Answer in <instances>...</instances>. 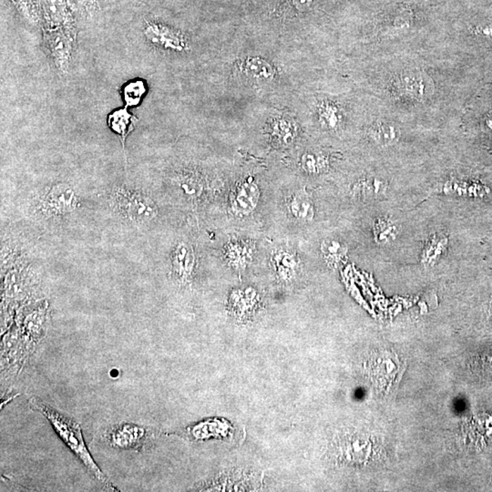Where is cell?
Wrapping results in <instances>:
<instances>
[{"instance_id": "obj_1", "label": "cell", "mask_w": 492, "mask_h": 492, "mask_svg": "<svg viewBox=\"0 0 492 492\" xmlns=\"http://www.w3.org/2000/svg\"><path fill=\"white\" fill-rule=\"evenodd\" d=\"M29 405L31 409L42 414L48 420L53 429L57 433L59 437L61 438V440L73 451L93 477L101 482L109 490L119 491L117 487H115L111 484L110 479L106 477L104 473L102 472L94 460H93L92 456L90 455L88 448L86 446L85 441H84L82 429H80L79 423L75 422L71 418H68L64 414L61 413L60 411L53 409L49 404H46L44 401L39 400V398H31L29 400Z\"/></svg>"}, {"instance_id": "obj_2", "label": "cell", "mask_w": 492, "mask_h": 492, "mask_svg": "<svg viewBox=\"0 0 492 492\" xmlns=\"http://www.w3.org/2000/svg\"><path fill=\"white\" fill-rule=\"evenodd\" d=\"M111 204L121 217L135 226L149 224L158 216L157 204L149 196L126 186L113 190Z\"/></svg>"}, {"instance_id": "obj_3", "label": "cell", "mask_w": 492, "mask_h": 492, "mask_svg": "<svg viewBox=\"0 0 492 492\" xmlns=\"http://www.w3.org/2000/svg\"><path fill=\"white\" fill-rule=\"evenodd\" d=\"M76 40L77 30L43 29V48L61 76H65L70 70Z\"/></svg>"}, {"instance_id": "obj_4", "label": "cell", "mask_w": 492, "mask_h": 492, "mask_svg": "<svg viewBox=\"0 0 492 492\" xmlns=\"http://www.w3.org/2000/svg\"><path fill=\"white\" fill-rule=\"evenodd\" d=\"M152 432L145 426L133 423H120L105 432V438L112 448L121 450L142 451L151 441Z\"/></svg>"}, {"instance_id": "obj_5", "label": "cell", "mask_w": 492, "mask_h": 492, "mask_svg": "<svg viewBox=\"0 0 492 492\" xmlns=\"http://www.w3.org/2000/svg\"><path fill=\"white\" fill-rule=\"evenodd\" d=\"M142 32L149 45L160 51L182 52L188 48V42L180 31L160 21L145 20Z\"/></svg>"}, {"instance_id": "obj_6", "label": "cell", "mask_w": 492, "mask_h": 492, "mask_svg": "<svg viewBox=\"0 0 492 492\" xmlns=\"http://www.w3.org/2000/svg\"><path fill=\"white\" fill-rule=\"evenodd\" d=\"M79 204L75 190L67 183H56L49 187L39 198V211L47 216H58L71 213Z\"/></svg>"}, {"instance_id": "obj_7", "label": "cell", "mask_w": 492, "mask_h": 492, "mask_svg": "<svg viewBox=\"0 0 492 492\" xmlns=\"http://www.w3.org/2000/svg\"><path fill=\"white\" fill-rule=\"evenodd\" d=\"M400 371V361L394 353L379 352L369 363L370 379L381 391L390 390L397 382Z\"/></svg>"}, {"instance_id": "obj_8", "label": "cell", "mask_w": 492, "mask_h": 492, "mask_svg": "<svg viewBox=\"0 0 492 492\" xmlns=\"http://www.w3.org/2000/svg\"><path fill=\"white\" fill-rule=\"evenodd\" d=\"M42 17L44 29L76 30L73 12L68 7L67 0H42Z\"/></svg>"}, {"instance_id": "obj_9", "label": "cell", "mask_w": 492, "mask_h": 492, "mask_svg": "<svg viewBox=\"0 0 492 492\" xmlns=\"http://www.w3.org/2000/svg\"><path fill=\"white\" fill-rule=\"evenodd\" d=\"M398 88L405 94L422 101L432 94L434 85L428 75L422 71L413 70L401 75Z\"/></svg>"}, {"instance_id": "obj_10", "label": "cell", "mask_w": 492, "mask_h": 492, "mask_svg": "<svg viewBox=\"0 0 492 492\" xmlns=\"http://www.w3.org/2000/svg\"><path fill=\"white\" fill-rule=\"evenodd\" d=\"M271 263L277 276L283 280L292 279L300 267L297 254L290 249H277L271 257Z\"/></svg>"}, {"instance_id": "obj_11", "label": "cell", "mask_w": 492, "mask_h": 492, "mask_svg": "<svg viewBox=\"0 0 492 492\" xmlns=\"http://www.w3.org/2000/svg\"><path fill=\"white\" fill-rule=\"evenodd\" d=\"M137 121V117L130 113L126 107L118 109L108 115V126L112 133L120 137L123 149L128 136L135 130Z\"/></svg>"}, {"instance_id": "obj_12", "label": "cell", "mask_w": 492, "mask_h": 492, "mask_svg": "<svg viewBox=\"0 0 492 492\" xmlns=\"http://www.w3.org/2000/svg\"><path fill=\"white\" fill-rule=\"evenodd\" d=\"M173 270L178 278L186 280L192 275L194 270L195 257L190 245L180 242L174 249L173 257Z\"/></svg>"}, {"instance_id": "obj_13", "label": "cell", "mask_w": 492, "mask_h": 492, "mask_svg": "<svg viewBox=\"0 0 492 492\" xmlns=\"http://www.w3.org/2000/svg\"><path fill=\"white\" fill-rule=\"evenodd\" d=\"M148 86L145 80L135 79L124 84L121 89V96L126 108L138 107L147 94Z\"/></svg>"}, {"instance_id": "obj_14", "label": "cell", "mask_w": 492, "mask_h": 492, "mask_svg": "<svg viewBox=\"0 0 492 492\" xmlns=\"http://www.w3.org/2000/svg\"><path fill=\"white\" fill-rule=\"evenodd\" d=\"M291 216L300 222H310L314 216L312 199L306 194H295L292 196L288 204Z\"/></svg>"}, {"instance_id": "obj_15", "label": "cell", "mask_w": 492, "mask_h": 492, "mask_svg": "<svg viewBox=\"0 0 492 492\" xmlns=\"http://www.w3.org/2000/svg\"><path fill=\"white\" fill-rule=\"evenodd\" d=\"M321 253L324 259L330 266H336L344 259L348 254V247L341 240L326 238L321 244Z\"/></svg>"}, {"instance_id": "obj_16", "label": "cell", "mask_w": 492, "mask_h": 492, "mask_svg": "<svg viewBox=\"0 0 492 492\" xmlns=\"http://www.w3.org/2000/svg\"><path fill=\"white\" fill-rule=\"evenodd\" d=\"M244 71L247 76L255 80H269L275 75V70L269 61L260 57L246 59L242 64Z\"/></svg>"}, {"instance_id": "obj_17", "label": "cell", "mask_w": 492, "mask_h": 492, "mask_svg": "<svg viewBox=\"0 0 492 492\" xmlns=\"http://www.w3.org/2000/svg\"><path fill=\"white\" fill-rule=\"evenodd\" d=\"M271 136L276 144L290 145L297 136V128L290 121L279 119L273 121Z\"/></svg>"}, {"instance_id": "obj_18", "label": "cell", "mask_w": 492, "mask_h": 492, "mask_svg": "<svg viewBox=\"0 0 492 492\" xmlns=\"http://www.w3.org/2000/svg\"><path fill=\"white\" fill-rule=\"evenodd\" d=\"M257 189L255 187L249 185H244L239 187L238 195L235 199V205L239 211H242L244 213H247L252 209H254L257 204V196L255 195Z\"/></svg>"}, {"instance_id": "obj_19", "label": "cell", "mask_w": 492, "mask_h": 492, "mask_svg": "<svg viewBox=\"0 0 492 492\" xmlns=\"http://www.w3.org/2000/svg\"><path fill=\"white\" fill-rule=\"evenodd\" d=\"M374 233H375L376 240L379 244H387V242L394 240L395 235H397V228L392 221L381 218L374 223Z\"/></svg>"}, {"instance_id": "obj_20", "label": "cell", "mask_w": 492, "mask_h": 492, "mask_svg": "<svg viewBox=\"0 0 492 492\" xmlns=\"http://www.w3.org/2000/svg\"><path fill=\"white\" fill-rule=\"evenodd\" d=\"M371 135L376 142L382 145L391 144L398 138V133L394 126L384 123H378L374 126Z\"/></svg>"}, {"instance_id": "obj_21", "label": "cell", "mask_w": 492, "mask_h": 492, "mask_svg": "<svg viewBox=\"0 0 492 492\" xmlns=\"http://www.w3.org/2000/svg\"><path fill=\"white\" fill-rule=\"evenodd\" d=\"M301 166L308 173H319L326 168L325 158L314 152H306L301 158Z\"/></svg>"}, {"instance_id": "obj_22", "label": "cell", "mask_w": 492, "mask_h": 492, "mask_svg": "<svg viewBox=\"0 0 492 492\" xmlns=\"http://www.w3.org/2000/svg\"><path fill=\"white\" fill-rule=\"evenodd\" d=\"M12 1L27 20L32 21L33 23H37L39 20L37 0H12Z\"/></svg>"}, {"instance_id": "obj_23", "label": "cell", "mask_w": 492, "mask_h": 492, "mask_svg": "<svg viewBox=\"0 0 492 492\" xmlns=\"http://www.w3.org/2000/svg\"><path fill=\"white\" fill-rule=\"evenodd\" d=\"M358 192L365 196H376L384 194L386 183L381 180L369 179L364 180L357 186Z\"/></svg>"}, {"instance_id": "obj_24", "label": "cell", "mask_w": 492, "mask_h": 492, "mask_svg": "<svg viewBox=\"0 0 492 492\" xmlns=\"http://www.w3.org/2000/svg\"><path fill=\"white\" fill-rule=\"evenodd\" d=\"M71 12H75L82 17L90 16L95 11L94 0H67Z\"/></svg>"}, {"instance_id": "obj_25", "label": "cell", "mask_w": 492, "mask_h": 492, "mask_svg": "<svg viewBox=\"0 0 492 492\" xmlns=\"http://www.w3.org/2000/svg\"><path fill=\"white\" fill-rule=\"evenodd\" d=\"M321 119L323 120L324 124L328 128H334L338 125V118L336 115V111L334 108L326 107L324 109L322 113H321Z\"/></svg>"}, {"instance_id": "obj_26", "label": "cell", "mask_w": 492, "mask_h": 492, "mask_svg": "<svg viewBox=\"0 0 492 492\" xmlns=\"http://www.w3.org/2000/svg\"><path fill=\"white\" fill-rule=\"evenodd\" d=\"M293 5L299 11H306L312 8L316 0H292Z\"/></svg>"}]
</instances>
